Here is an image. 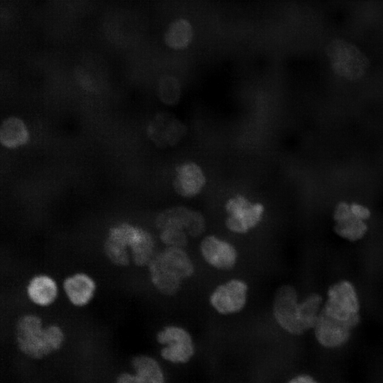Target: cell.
Instances as JSON below:
<instances>
[{
    "label": "cell",
    "instance_id": "4fadbf2b",
    "mask_svg": "<svg viewBox=\"0 0 383 383\" xmlns=\"http://www.w3.org/2000/svg\"><path fill=\"white\" fill-rule=\"evenodd\" d=\"M313 329L318 343L327 348H336L345 345L353 330L345 323L329 316L321 310Z\"/></svg>",
    "mask_w": 383,
    "mask_h": 383
},
{
    "label": "cell",
    "instance_id": "30bf717a",
    "mask_svg": "<svg viewBox=\"0 0 383 383\" xmlns=\"http://www.w3.org/2000/svg\"><path fill=\"white\" fill-rule=\"evenodd\" d=\"M248 289V284L244 281L232 279L213 290L209 298L210 304L223 315L239 312L245 305Z\"/></svg>",
    "mask_w": 383,
    "mask_h": 383
},
{
    "label": "cell",
    "instance_id": "7402d4cb",
    "mask_svg": "<svg viewBox=\"0 0 383 383\" xmlns=\"http://www.w3.org/2000/svg\"><path fill=\"white\" fill-rule=\"evenodd\" d=\"M160 99L167 105L177 104L181 96V86L177 78L165 76L160 79L158 84Z\"/></svg>",
    "mask_w": 383,
    "mask_h": 383
},
{
    "label": "cell",
    "instance_id": "52a82bcc",
    "mask_svg": "<svg viewBox=\"0 0 383 383\" xmlns=\"http://www.w3.org/2000/svg\"><path fill=\"white\" fill-rule=\"evenodd\" d=\"M228 216L226 226L235 233H246L256 227L262 218L265 211L260 203H252L242 195L229 199L225 205Z\"/></svg>",
    "mask_w": 383,
    "mask_h": 383
},
{
    "label": "cell",
    "instance_id": "d4e9b609",
    "mask_svg": "<svg viewBox=\"0 0 383 383\" xmlns=\"http://www.w3.org/2000/svg\"><path fill=\"white\" fill-rule=\"evenodd\" d=\"M350 208L353 214L360 219L365 221L370 216V211L369 209L363 205L353 203L350 204Z\"/></svg>",
    "mask_w": 383,
    "mask_h": 383
},
{
    "label": "cell",
    "instance_id": "9a60e30c",
    "mask_svg": "<svg viewBox=\"0 0 383 383\" xmlns=\"http://www.w3.org/2000/svg\"><path fill=\"white\" fill-rule=\"evenodd\" d=\"M62 285L67 299L77 307L87 306L94 298L96 290L94 279L84 272H76L67 276Z\"/></svg>",
    "mask_w": 383,
    "mask_h": 383
},
{
    "label": "cell",
    "instance_id": "ac0fdd59",
    "mask_svg": "<svg viewBox=\"0 0 383 383\" xmlns=\"http://www.w3.org/2000/svg\"><path fill=\"white\" fill-rule=\"evenodd\" d=\"M1 144L9 148L24 145L28 140V131L22 120L10 117L4 121L0 129Z\"/></svg>",
    "mask_w": 383,
    "mask_h": 383
},
{
    "label": "cell",
    "instance_id": "2e32d148",
    "mask_svg": "<svg viewBox=\"0 0 383 383\" xmlns=\"http://www.w3.org/2000/svg\"><path fill=\"white\" fill-rule=\"evenodd\" d=\"M204 184L205 177L196 164L187 162L177 168L173 186L180 196L193 197L201 192Z\"/></svg>",
    "mask_w": 383,
    "mask_h": 383
},
{
    "label": "cell",
    "instance_id": "8fae6325",
    "mask_svg": "<svg viewBox=\"0 0 383 383\" xmlns=\"http://www.w3.org/2000/svg\"><path fill=\"white\" fill-rule=\"evenodd\" d=\"M200 251L205 261L219 270H231L238 259L237 250L232 244L213 235L202 239Z\"/></svg>",
    "mask_w": 383,
    "mask_h": 383
},
{
    "label": "cell",
    "instance_id": "5bb4252c",
    "mask_svg": "<svg viewBox=\"0 0 383 383\" xmlns=\"http://www.w3.org/2000/svg\"><path fill=\"white\" fill-rule=\"evenodd\" d=\"M185 132V126L179 120L167 113L158 114L148 129L149 137L160 147L176 145L182 140Z\"/></svg>",
    "mask_w": 383,
    "mask_h": 383
},
{
    "label": "cell",
    "instance_id": "603a6c76",
    "mask_svg": "<svg viewBox=\"0 0 383 383\" xmlns=\"http://www.w3.org/2000/svg\"><path fill=\"white\" fill-rule=\"evenodd\" d=\"M160 231V239L167 247L184 248L188 243V234L184 230L167 228Z\"/></svg>",
    "mask_w": 383,
    "mask_h": 383
},
{
    "label": "cell",
    "instance_id": "9c48e42d",
    "mask_svg": "<svg viewBox=\"0 0 383 383\" xmlns=\"http://www.w3.org/2000/svg\"><path fill=\"white\" fill-rule=\"evenodd\" d=\"M155 224L159 231L167 228H178L194 238L200 236L206 228L205 218L200 212L180 206L159 213Z\"/></svg>",
    "mask_w": 383,
    "mask_h": 383
},
{
    "label": "cell",
    "instance_id": "ba28073f",
    "mask_svg": "<svg viewBox=\"0 0 383 383\" xmlns=\"http://www.w3.org/2000/svg\"><path fill=\"white\" fill-rule=\"evenodd\" d=\"M273 316L277 324L292 335L305 332L299 317V302L296 289L291 285L281 286L273 301Z\"/></svg>",
    "mask_w": 383,
    "mask_h": 383
},
{
    "label": "cell",
    "instance_id": "7c38bea8",
    "mask_svg": "<svg viewBox=\"0 0 383 383\" xmlns=\"http://www.w3.org/2000/svg\"><path fill=\"white\" fill-rule=\"evenodd\" d=\"M131 364L134 373H121L116 383H166L165 372L155 357L138 355L132 358Z\"/></svg>",
    "mask_w": 383,
    "mask_h": 383
},
{
    "label": "cell",
    "instance_id": "6da1fadb",
    "mask_svg": "<svg viewBox=\"0 0 383 383\" xmlns=\"http://www.w3.org/2000/svg\"><path fill=\"white\" fill-rule=\"evenodd\" d=\"M155 240L150 232L126 221L109 228L103 245L105 256L118 267H126L131 260L138 267L148 266L155 255Z\"/></svg>",
    "mask_w": 383,
    "mask_h": 383
},
{
    "label": "cell",
    "instance_id": "d6986e66",
    "mask_svg": "<svg viewBox=\"0 0 383 383\" xmlns=\"http://www.w3.org/2000/svg\"><path fill=\"white\" fill-rule=\"evenodd\" d=\"M193 35V28L189 21L178 18L168 27L165 34V42L172 49L182 50L190 44Z\"/></svg>",
    "mask_w": 383,
    "mask_h": 383
},
{
    "label": "cell",
    "instance_id": "ffe728a7",
    "mask_svg": "<svg viewBox=\"0 0 383 383\" xmlns=\"http://www.w3.org/2000/svg\"><path fill=\"white\" fill-rule=\"evenodd\" d=\"M334 230L341 238L350 241H357L366 234L367 225L364 220L357 218L352 213L348 218L335 222Z\"/></svg>",
    "mask_w": 383,
    "mask_h": 383
},
{
    "label": "cell",
    "instance_id": "277c9868",
    "mask_svg": "<svg viewBox=\"0 0 383 383\" xmlns=\"http://www.w3.org/2000/svg\"><path fill=\"white\" fill-rule=\"evenodd\" d=\"M321 311L329 316L345 323L352 329L360 321V302L353 284L343 280L331 285L327 292V300Z\"/></svg>",
    "mask_w": 383,
    "mask_h": 383
},
{
    "label": "cell",
    "instance_id": "44dd1931",
    "mask_svg": "<svg viewBox=\"0 0 383 383\" xmlns=\"http://www.w3.org/2000/svg\"><path fill=\"white\" fill-rule=\"evenodd\" d=\"M322 297L318 294H311L299 302V317L305 331L313 328L321 310Z\"/></svg>",
    "mask_w": 383,
    "mask_h": 383
},
{
    "label": "cell",
    "instance_id": "484cf974",
    "mask_svg": "<svg viewBox=\"0 0 383 383\" xmlns=\"http://www.w3.org/2000/svg\"><path fill=\"white\" fill-rule=\"evenodd\" d=\"M287 383H318L309 374H299L290 379Z\"/></svg>",
    "mask_w": 383,
    "mask_h": 383
},
{
    "label": "cell",
    "instance_id": "7a4b0ae2",
    "mask_svg": "<svg viewBox=\"0 0 383 383\" xmlns=\"http://www.w3.org/2000/svg\"><path fill=\"white\" fill-rule=\"evenodd\" d=\"M15 338L18 350L32 359H42L57 351L65 341V333L57 324L43 326L35 313L20 316L15 325Z\"/></svg>",
    "mask_w": 383,
    "mask_h": 383
},
{
    "label": "cell",
    "instance_id": "8992f818",
    "mask_svg": "<svg viewBox=\"0 0 383 383\" xmlns=\"http://www.w3.org/2000/svg\"><path fill=\"white\" fill-rule=\"evenodd\" d=\"M156 340L162 345L160 356L165 361L182 365L189 362L195 354V345L191 334L185 328L169 325L156 335Z\"/></svg>",
    "mask_w": 383,
    "mask_h": 383
},
{
    "label": "cell",
    "instance_id": "cb8c5ba5",
    "mask_svg": "<svg viewBox=\"0 0 383 383\" xmlns=\"http://www.w3.org/2000/svg\"><path fill=\"white\" fill-rule=\"evenodd\" d=\"M352 214L350 204L341 201L338 203L334 210L333 218L335 222L342 221Z\"/></svg>",
    "mask_w": 383,
    "mask_h": 383
},
{
    "label": "cell",
    "instance_id": "3957f363",
    "mask_svg": "<svg viewBox=\"0 0 383 383\" xmlns=\"http://www.w3.org/2000/svg\"><path fill=\"white\" fill-rule=\"evenodd\" d=\"M148 268L153 287L167 296L176 294L182 281L194 272V264L186 251L174 247H167L155 253Z\"/></svg>",
    "mask_w": 383,
    "mask_h": 383
},
{
    "label": "cell",
    "instance_id": "5b68a950",
    "mask_svg": "<svg viewBox=\"0 0 383 383\" xmlns=\"http://www.w3.org/2000/svg\"><path fill=\"white\" fill-rule=\"evenodd\" d=\"M326 53L334 72L349 80L361 78L367 70L366 56L354 45L343 40H334Z\"/></svg>",
    "mask_w": 383,
    "mask_h": 383
},
{
    "label": "cell",
    "instance_id": "e0dca14e",
    "mask_svg": "<svg viewBox=\"0 0 383 383\" xmlns=\"http://www.w3.org/2000/svg\"><path fill=\"white\" fill-rule=\"evenodd\" d=\"M26 292L28 299L34 304L46 307L52 305L58 296V286L50 275L38 274L28 281Z\"/></svg>",
    "mask_w": 383,
    "mask_h": 383
}]
</instances>
